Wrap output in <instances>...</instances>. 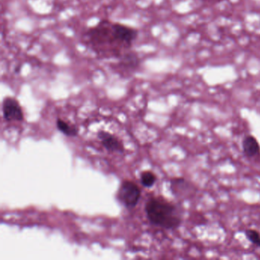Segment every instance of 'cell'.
<instances>
[{
  "instance_id": "5",
  "label": "cell",
  "mask_w": 260,
  "mask_h": 260,
  "mask_svg": "<svg viewBox=\"0 0 260 260\" xmlns=\"http://www.w3.org/2000/svg\"><path fill=\"white\" fill-rule=\"evenodd\" d=\"M243 152L248 159L258 160L260 158V145L255 137L246 135L242 142Z\"/></svg>"
},
{
  "instance_id": "1",
  "label": "cell",
  "mask_w": 260,
  "mask_h": 260,
  "mask_svg": "<svg viewBox=\"0 0 260 260\" xmlns=\"http://www.w3.org/2000/svg\"><path fill=\"white\" fill-rule=\"evenodd\" d=\"M138 34L134 27L103 19L83 32L82 42L100 58L118 60L133 50Z\"/></svg>"
},
{
  "instance_id": "7",
  "label": "cell",
  "mask_w": 260,
  "mask_h": 260,
  "mask_svg": "<svg viewBox=\"0 0 260 260\" xmlns=\"http://www.w3.org/2000/svg\"><path fill=\"white\" fill-rule=\"evenodd\" d=\"M118 60V68L122 71H135L139 67L140 58L135 51H129L120 57Z\"/></svg>"
},
{
  "instance_id": "4",
  "label": "cell",
  "mask_w": 260,
  "mask_h": 260,
  "mask_svg": "<svg viewBox=\"0 0 260 260\" xmlns=\"http://www.w3.org/2000/svg\"><path fill=\"white\" fill-rule=\"evenodd\" d=\"M3 114L7 121H22L24 119L23 111L16 99L6 97L3 101Z\"/></svg>"
},
{
  "instance_id": "2",
  "label": "cell",
  "mask_w": 260,
  "mask_h": 260,
  "mask_svg": "<svg viewBox=\"0 0 260 260\" xmlns=\"http://www.w3.org/2000/svg\"><path fill=\"white\" fill-rule=\"evenodd\" d=\"M146 214L152 224L166 230H174L182 223L180 209L165 198H151L146 204Z\"/></svg>"
},
{
  "instance_id": "8",
  "label": "cell",
  "mask_w": 260,
  "mask_h": 260,
  "mask_svg": "<svg viewBox=\"0 0 260 260\" xmlns=\"http://www.w3.org/2000/svg\"><path fill=\"white\" fill-rule=\"evenodd\" d=\"M172 188L173 190V194L186 196L191 194L193 191L192 183L188 182V180L184 178H176L172 180Z\"/></svg>"
},
{
  "instance_id": "6",
  "label": "cell",
  "mask_w": 260,
  "mask_h": 260,
  "mask_svg": "<svg viewBox=\"0 0 260 260\" xmlns=\"http://www.w3.org/2000/svg\"><path fill=\"white\" fill-rule=\"evenodd\" d=\"M98 138L101 141L103 147L109 151L120 153L124 152V145L122 143L112 134L101 131L98 133Z\"/></svg>"
},
{
  "instance_id": "12",
  "label": "cell",
  "mask_w": 260,
  "mask_h": 260,
  "mask_svg": "<svg viewBox=\"0 0 260 260\" xmlns=\"http://www.w3.org/2000/svg\"><path fill=\"white\" fill-rule=\"evenodd\" d=\"M204 1H206V2L208 3H213V4H217V3L221 2V1H223V0H204Z\"/></svg>"
},
{
  "instance_id": "11",
  "label": "cell",
  "mask_w": 260,
  "mask_h": 260,
  "mask_svg": "<svg viewBox=\"0 0 260 260\" xmlns=\"http://www.w3.org/2000/svg\"><path fill=\"white\" fill-rule=\"evenodd\" d=\"M245 235L251 243L260 248V233L258 231L255 229H247L245 231Z\"/></svg>"
},
{
  "instance_id": "3",
  "label": "cell",
  "mask_w": 260,
  "mask_h": 260,
  "mask_svg": "<svg viewBox=\"0 0 260 260\" xmlns=\"http://www.w3.org/2000/svg\"><path fill=\"white\" fill-rule=\"evenodd\" d=\"M141 189L131 180L123 181L118 189V199L127 208H135L141 199Z\"/></svg>"
},
{
  "instance_id": "9",
  "label": "cell",
  "mask_w": 260,
  "mask_h": 260,
  "mask_svg": "<svg viewBox=\"0 0 260 260\" xmlns=\"http://www.w3.org/2000/svg\"><path fill=\"white\" fill-rule=\"evenodd\" d=\"M57 127L63 135L68 137H76L78 135V129L75 125L70 124L69 122L63 121V119L58 118L57 120Z\"/></svg>"
},
{
  "instance_id": "10",
  "label": "cell",
  "mask_w": 260,
  "mask_h": 260,
  "mask_svg": "<svg viewBox=\"0 0 260 260\" xmlns=\"http://www.w3.org/2000/svg\"><path fill=\"white\" fill-rule=\"evenodd\" d=\"M156 176L151 171H144L141 174V184L144 187L150 188L156 182Z\"/></svg>"
}]
</instances>
